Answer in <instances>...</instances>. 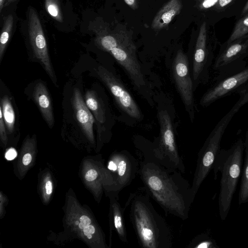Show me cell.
Wrapping results in <instances>:
<instances>
[{
  "instance_id": "obj_29",
  "label": "cell",
  "mask_w": 248,
  "mask_h": 248,
  "mask_svg": "<svg viewBox=\"0 0 248 248\" xmlns=\"http://www.w3.org/2000/svg\"><path fill=\"white\" fill-rule=\"evenodd\" d=\"M124 1L133 10H136L139 7L138 0H124Z\"/></svg>"
},
{
  "instance_id": "obj_5",
  "label": "cell",
  "mask_w": 248,
  "mask_h": 248,
  "mask_svg": "<svg viewBox=\"0 0 248 248\" xmlns=\"http://www.w3.org/2000/svg\"><path fill=\"white\" fill-rule=\"evenodd\" d=\"M239 109L238 107L234 105L218 121L200 150L191 185V189L195 196L213 168L215 160L220 150L223 135L228 124Z\"/></svg>"
},
{
  "instance_id": "obj_11",
  "label": "cell",
  "mask_w": 248,
  "mask_h": 248,
  "mask_svg": "<svg viewBox=\"0 0 248 248\" xmlns=\"http://www.w3.org/2000/svg\"><path fill=\"white\" fill-rule=\"evenodd\" d=\"M248 85V65L240 72L215 81L201 98L200 104L207 107L234 92L238 93Z\"/></svg>"
},
{
  "instance_id": "obj_18",
  "label": "cell",
  "mask_w": 248,
  "mask_h": 248,
  "mask_svg": "<svg viewBox=\"0 0 248 248\" xmlns=\"http://www.w3.org/2000/svg\"><path fill=\"white\" fill-rule=\"evenodd\" d=\"M220 0H193V7L205 21L213 26V19L216 9Z\"/></svg>"
},
{
  "instance_id": "obj_31",
  "label": "cell",
  "mask_w": 248,
  "mask_h": 248,
  "mask_svg": "<svg viewBox=\"0 0 248 248\" xmlns=\"http://www.w3.org/2000/svg\"><path fill=\"white\" fill-rule=\"evenodd\" d=\"M46 194L49 195L52 191V185L50 181H48L46 184Z\"/></svg>"
},
{
  "instance_id": "obj_30",
  "label": "cell",
  "mask_w": 248,
  "mask_h": 248,
  "mask_svg": "<svg viewBox=\"0 0 248 248\" xmlns=\"http://www.w3.org/2000/svg\"><path fill=\"white\" fill-rule=\"evenodd\" d=\"M31 160V155L29 153L26 154L23 157L22 162L24 165L27 166L30 163Z\"/></svg>"
},
{
  "instance_id": "obj_23",
  "label": "cell",
  "mask_w": 248,
  "mask_h": 248,
  "mask_svg": "<svg viewBox=\"0 0 248 248\" xmlns=\"http://www.w3.org/2000/svg\"><path fill=\"white\" fill-rule=\"evenodd\" d=\"M45 5L48 14L56 21L62 22L63 17L58 0H45Z\"/></svg>"
},
{
  "instance_id": "obj_24",
  "label": "cell",
  "mask_w": 248,
  "mask_h": 248,
  "mask_svg": "<svg viewBox=\"0 0 248 248\" xmlns=\"http://www.w3.org/2000/svg\"><path fill=\"white\" fill-rule=\"evenodd\" d=\"M5 123L4 121L2 112L0 108V134L1 139L5 141L6 139Z\"/></svg>"
},
{
  "instance_id": "obj_26",
  "label": "cell",
  "mask_w": 248,
  "mask_h": 248,
  "mask_svg": "<svg viewBox=\"0 0 248 248\" xmlns=\"http://www.w3.org/2000/svg\"><path fill=\"white\" fill-rule=\"evenodd\" d=\"M97 176V171L94 169H91L86 172L85 178L88 181H93L95 180Z\"/></svg>"
},
{
  "instance_id": "obj_3",
  "label": "cell",
  "mask_w": 248,
  "mask_h": 248,
  "mask_svg": "<svg viewBox=\"0 0 248 248\" xmlns=\"http://www.w3.org/2000/svg\"><path fill=\"white\" fill-rule=\"evenodd\" d=\"M244 142L238 139L229 149H220L213 165L215 179L221 173L218 198L219 215L226 219L239 178L242 163Z\"/></svg>"
},
{
  "instance_id": "obj_13",
  "label": "cell",
  "mask_w": 248,
  "mask_h": 248,
  "mask_svg": "<svg viewBox=\"0 0 248 248\" xmlns=\"http://www.w3.org/2000/svg\"><path fill=\"white\" fill-rule=\"evenodd\" d=\"M72 104L76 119L80 127L89 138L93 139L94 118L78 88L74 90Z\"/></svg>"
},
{
  "instance_id": "obj_6",
  "label": "cell",
  "mask_w": 248,
  "mask_h": 248,
  "mask_svg": "<svg viewBox=\"0 0 248 248\" xmlns=\"http://www.w3.org/2000/svg\"><path fill=\"white\" fill-rule=\"evenodd\" d=\"M248 34L228 44H220L212 65L216 72L214 81L223 79L243 70L247 65Z\"/></svg>"
},
{
  "instance_id": "obj_15",
  "label": "cell",
  "mask_w": 248,
  "mask_h": 248,
  "mask_svg": "<svg viewBox=\"0 0 248 248\" xmlns=\"http://www.w3.org/2000/svg\"><path fill=\"white\" fill-rule=\"evenodd\" d=\"M32 96L44 119L50 128L54 124V116L50 98L46 86L39 82L35 86Z\"/></svg>"
},
{
  "instance_id": "obj_12",
  "label": "cell",
  "mask_w": 248,
  "mask_h": 248,
  "mask_svg": "<svg viewBox=\"0 0 248 248\" xmlns=\"http://www.w3.org/2000/svg\"><path fill=\"white\" fill-rule=\"evenodd\" d=\"M96 73L109 90L120 108L131 117L140 119L141 113L138 105L120 80L102 66L97 67Z\"/></svg>"
},
{
  "instance_id": "obj_34",
  "label": "cell",
  "mask_w": 248,
  "mask_h": 248,
  "mask_svg": "<svg viewBox=\"0 0 248 248\" xmlns=\"http://www.w3.org/2000/svg\"><path fill=\"white\" fill-rule=\"evenodd\" d=\"M5 0H0V12H2V9L4 7Z\"/></svg>"
},
{
  "instance_id": "obj_2",
  "label": "cell",
  "mask_w": 248,
  "mask_h": 248,
  "mask_svg": "<svg viewBox=\"0 0 248 248\" xmlns=\"http://www.w3.org/2000/svg\"><path fill=\"white\" fill-rule=\"evenodd\" d=\"M149 197L146 192L138 190L130 194L126 203L130 204V218L139 245L144 248H171V228L155 210Z\"/></svg>"
},
{
  "instance_id": "obj_27",
  "label": "cell",
  "mask_w": 248,
  "mask_h": 248,
  "mask_svg": "<svg viewBox=\"0 0 248 248\" xmlns=\"http://www.w3.org/2000/svg\"><path fill=\"white\" fill-rule=\"evenodd\" d=\"M80 222L79 223L78 226L80 229H82L84 228L85 225L87 224H90L91 223V220L90 218L85 216H82L79 218Z\"/></svg>"
},
{
  "instance_id": "obj_14",
  "label": "cell",
  "mask_w": 248,
  "mask_h": 248,
  "mask_svg": "<svg viewBox=\"0 0 248 248\" xmlns=\"http://www.w3.org/2000/svg\"><path fill=\"white\" fill-rule=\"evenodd\" d=\"M183 5L181 0H169L159 10L154 17L151 28L159 31L167 28L174 18L181 12Z\"/></svg>"
},
{
  "instance_id": "obj_1",
  "label": "cell",
  "mask_w": 248,
  "mask_h": 248,
  "mask_svg": "<svg viewBox=\"0 0 248 248\" xmlns=\"http://www.w3.org/2000/svg\"><path fill=\"white\" fill-rule=\"evenodd\" d=\"M141 152L138 174L145 191L166 214L188 218L195 197L191 186L180 171L165 166L151 148Z\"/></svg>"
},
{
  "instance_id": "obj_16",
  "label": "cell",
  "mask_w": 248,
  "mask_h": 248,
  "mask_svg": "<svg viewBox=\"0 0 248 248\" xmlns=\"http://www.w3.org/2000/svg\"><path fill=\"white\" fill-rule=\"evenodd\" d=\"M118 195L113 192L111 204L112 225L121 241L127 243V232L124 218V209L118 202Z\"/></svg>"
},
{
  "instance_id": "obj_25",
  "label": "cell",
  "mask_w": 248,
  "mask_h": 248,
  "mask_svg": "<svg viewBox=\"0 0 248 248\" xmlns=\"http://www.w3.org/2000/svg\"><path fill=\"white\" fill-rule=\"evenodd\" d=\"M83 232L84 234L86 236L88 239H91L92 238V234L95 233V229L93 225L87 224L85 225L83 229Z\"/></svg>"
},
{
  "instance_id": "obj_20",
  "label": "cell",
  "mask_w": 248,
  "mask_h": 248,
  "mask_svg": "<svg viewBox=\"0 0 248 248\" xmlns=\"http://www.w3.org/2000/svg\"><path fill=\"white\" fill-rule=\"evenodd\" d=\"M14 24V19L12 15L10 14L3 17L0 37V62L12 36Z\"/></svg>"
},
{
  "instance_id": "obj_19",
  "label": "cell",
  "mask_w": 248,
  "mask_h": 248,
  "mask_svg": "<svg viewBox=\"0 0 248 248\" xmlns=\"http://www.w3.org/2000/svg\"><path fill=\"white\" fill-rule=\"evenodd\" d=\"M244 145L245 148V158L239 192V205L248 202V128L246 133Z\"/></svg>"
},
{
  "instance_id": "obj_7",
  "label": "cell",
  "mask_w": 248,
  "mask_h": 248,
  "mask_svg": "<svg viewBox=\"0 0 248 248\" xmlns=\"http://www.w3.org/2000/svg\"><path fill=\"white\" fill-rule=\"evenodd\" d=\"M158 117L160 136L157 143L151 149L165 166L184 173L185 167L178 152L170 117L166 110L160 111Z\"/></svg>"
},
{
  "instance_id": "obj_17",
  "label": "cell",
  "mask_w": 248,
  "mask_h": 248,
  "mask_svg": "<svg viewBox=\"0 0 248 248\" xmlns=\"http://www.w3.org/2000/svg\"><path fill=\"white\" fill-rule=\"evenodd\" d=\"M85 103L93 112L97 122L103 124L106 121L105 110L101 100L94 91H88L85 95Z\"/></svg>"
},
{
  "instance_id": "obj_10",
  "label": "cell",
  "mask_w": 248,
  "mask_h": 248,
  "mask_svg": "<svg viewBox=\"0 0 248 248\" xmlns=\"http://www.w3.org/2000/svg\"><path fill=\"white\" fill-rule=\"evenodd\" d=\"M108 168L114 173L112 191L118 195L120 191L131 184L138 173L139 162L129 152L122 151L112 155Z\"/></svg>"
},
{
  "instance_id": "obj_28",
  "label": "cell",
  "mask_w": 248,
  "mask_h": 248,
  "mask_svg": "<svg viewBox=\"0 0 248 248\" xmlns=\"http://www.w3.org/2000/svg\"><path fill=\"white\" fill-rule=\"evenodd\" d=\"M17 155L16 151L14 148L9 149L5 154V158L8 160L14 159Z\"/></svg>"
},
{
  "instance_id": "obj_32",
  "label": "cell",
  "mask_w": 248,
  "mask_h": 248,
  "mask_svg": "<svg viewBox=\"0 0 248 248\" xmlns=\"http://www.w3.org/2000/svg\"><path fill=\"white\" fill-rule=\"evenodd\" d=\"M247 12H248V0L247 1V2L246 3L244 8H243L238 18L237 19H238L240 16H242L245 14H246Z\"/></svg>"
},
{
  "instance_id": "obj_4",
  "label": "cell",
  "mask_w": 248,
  "mask_h": 248,
  "mask_svg": "<svg viewBox=\"0 0 248 248\" xmlns=\"http://www.w3.org/2000/svg\"><path fill=\"white\" fill-rule=\"evenodd\" d=\"M214 26L210 25L205 21L200 25L195 44L193 62L192 79L194 88L200 83L208 82L209 69L213 65L215 54L220 46Z\"/></svg>"
},
{
  "instance_id": "obj_8",
  "label": "cell",
  "mask_w": 248,
  "mask_h": 248,
  "mask_svg": "<svg viewBox=\"0 0 248 248\" xmlns=\"http://www.w3.org/2000/svg\"><path fill=\"white\" fill-rule=\"evenodd\" d=\"M28 34L33 53L54 84L57 79L49 58L46 39L39 16L32 7H29L27 16Z\"/></svg>"
},
{
  "instance_id": "obj_9",
  "label": "cell",
  "mask_w": 248,
  "mask_h": 248,
  "mask_svg": "<svg viewBox=\"0 0 248 248\" xmlns=\"http://www.w3.org/2000/svg\"><path fill=\"white\" fill-rule=\"evenodd\" d=\"M172 70L177 89L193 121L195 114L194 83L190 73L187 57L181 49L177 51L175 57Z\"/></svg>"
},
{
  "instance_id": "obj_33",
  "label": "cell",
  "mask_w": 248,
  "mask_h": 248,
  "mask_svg": "<svg viewBox=\"0 0 248 248\" xmlns=\"http://www.w3.org/2000/svg\"><path fill=\"white\" fill-rule=\"evenodd\" d=\"M16 0H5L4 3V7L7 6L8 5H10V4L15 2Z\"/></svg>"
},
{
  "instance_id": "obj_22",
  "label": "cell",
  "mask_w": 248,
  "mask_h": 248,
  "mask_svg": "<svg viewBox=\"0 0 248 248\" xmlns=\"http://www.w3.org/2000/svg\"><path fill=\"white\" fill-rule=\"evenodd\" d=\"M248 34V12L236 20L228 39L223 44H228Z\"/></svg>"
},
{
  "instance_id": "obj_21",
  "label": "cell",
  "mask_w": 248,
  "mask_h": 248,
  "mask_svg": "<svg viewBox=\"0 0 248 248\" xmlns=\"http://www.w3.org/2000/svg\"><path fill=\"white\" fill-rule=\"evenodd\" d=\"M0 108L2 112L4 121L9 132L14 130L15 124V113L9 98L3 96L1 99Z\"/></svg>"
}]
</instances>
